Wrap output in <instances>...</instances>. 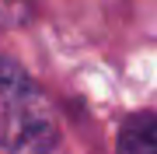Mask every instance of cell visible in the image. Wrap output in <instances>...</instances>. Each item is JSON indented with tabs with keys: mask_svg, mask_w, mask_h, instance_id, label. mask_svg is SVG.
<instances>
[{
	"mask_svg": "<svg viewBox=\"0 0 157 154\" xmlns=\"http://www.w3.org/2000/svg\"><path fill=\"white\" fill-rule=\"evenodd\" d=\"M56 112L17 63L0 60V154H52Z\"/></svg>",
	"mask_w": 157,
	"mask_h": 154,
	"instance_id": "6da1fadb",
	"label": "cell"
},
{
	"mask_svg": "<svg viewBox=\"0 0 157 154\" xmlns=\"http://www.w3.org/2000/svg\"><path fill=\"white\" fill-rule=\"evenodd\" d=\"M115 154H157V116H133L119 130Z\"/></svg>",
	"mask_w": 157,
	"mask_h": 154,
	"instance_id": "7a4b0ae2",
	"label": "cell"
}]
</instances>
